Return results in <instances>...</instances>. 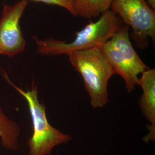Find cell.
<instances>
[{"mask_svg": "<svg viewBox=\"0 0 155 155\" xmlns=\"http://www.w3.org/2000/svg\"><path fill=\"white\" fill-rule=\"evenodd\" d=\"M118 18L110 10L106 12L97 21L90 22L75 32V39L70 42L54 39L39 40L34 36L38 52L43 56H59L100 47L122 27Z\"/></svg>", "mask_w": 155, "mask_h": 155, "instance_id": "1", "label": "cell"}, {"mask_svg": "<svg viewBox=\"0 0 155 155\" xmlns=\"http://www.w3.org/2000/svg\"><path fill=\"white\" fill-rule=\"evenodd\" d=\"M67 55L71 64L83 78L91 106L94 109L104 107L109 101L108 83L115 72L100 47Z\"/></svg>", "mask_w": 155, "mask_h": 155, "instance_id": "2", "label": "cell"}, {"mask_svg": "<svg viewBox=\"0 0 155 155\" xmlns=\"http://www.w3.org/2000/svg\"><path fill=\"white\" fill-rule=\"evenodd\" d=\"M2 75L28 104L33 127L32 136L28 141V155H51L55 147L71 140L70 135L61 132L48 122L45 106L39 101L38 86L34 82L31 90L25 91L13 83L6 73L4 72Z\"/></svg>", "mask_w": 155, "mask_h": 155, "instance_id": "3", "label": "cell"}, {"mask_svg": "<svg viewBox=\"0 0 155 155\" xmlns=\"http://www.w3.org/2000/svg\"><path fill=\"white\" fill-rule=\"evenodd\" d=\"M129 29L127 25L122 26L100 48L115 74L122 78L127 92L131 93L138 86L139 75L149 67L134 49Z\"/></svg>", "mask_w": 155, "mask_h": 155, "instance_id": "4", "label": "cell"}, {"mask_svg": "<svg viewBox=\"0 0 155 155\" xmlns=\"http://www.w3.org/2000/svg\"><path fill=\"white\" fill-rule=\"evenodd\" d=\"M110 10L132 28L131 38L137 48L145 50L150 40L155 41V12L146 0H112Z\"/></svg>", "mask_w": 155, "mask_h": 155, "instance_id": "5", "label": "cell"}, {"mask_svg": "<svg viewBox=\"0 0 155 155\" xmlns=\"http://www.w3.org/2000/svg\"><path fill=\"white\" fill-rule=\"evenodd\" d=\"M28 0L4 6L0 17V55L9 58L23 52L26 47L20 20L28 5Z\"/></svg>", "mask_w": 155, "mask_h": 155, "instance_id": "6", "label": "cell"}, {"mask_svg": "<svg viewBox=\"0 0 155 155\" xmlns=\"http://www.w3.org/2000/svg\"><path fill=\"white\" fill-rule=\"evenodd\" d=\"M138 86L143 94L139 101V106L143 114L150 122L147 127L148 133L144 138L145 142L155 140V70L148 68L141 74Z\"/></svg>", "mask_w": 155, "mask_h": 155, "instance_id": "7", "label": "cell"}, {"mask_svg": "<svg viewBox=\"0 0 155 155\" xmlns=\"http://www.w3.org/2000/svg\"><path fill=\"white\" fill-rule=\"evenodd\" d=\"M20 134L19 125L6 116L0 106V139L2 146L8 150H17Z\"/></svg>", "mask_w": 155, "mask_h": 155, "instance_id": "8", "label": "cell"}, {"mask_svg": "<svg viewBox=\"0 0 155 155\" xmlns=\"http://www.w3.org/2000/svg\"><path fill=\"white\" fill-rule=\"evenodd\" d=\"M112 0H71L77 16L84 18L97 17L110 9Z\"/></svg>", "mask_w": 155, "mask_h": 155, "instance_id": "9", "label": "cell"}, {"mask_svg": "<svg viewBox=\"0 0 155 155\" xmlns=\"http://www.w3.org/2000/svg\"><path fill=\"white\" fill-rule=\"evenodd\" d=\"M29 1L40 2L48 5L58 6L66 9L71 15H72L74 16H77L76 13L72 6L71 0H29Z\"/></svg>", "mask_w": 155, "mask_h": 155, "instance_id": "10", "label": "cell"}, {"mask_svg": "<svg viewBox=\"0 0 155 155\" xmlns=\"http://www.w3.org/2000/svg\"><path fill=\"white\" fill-rule=\"evenodd\" d=\"M146 1L153 9L155 10V0H146Z\"/></svg>", "mask_w": 155, "mask_h": 155, "instance_id": "11", "label": "cell"}]
</instances>
